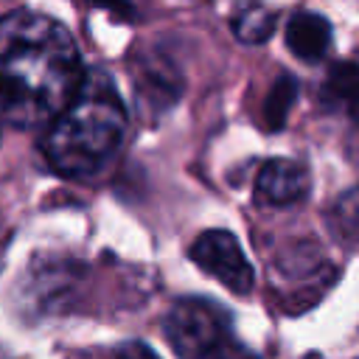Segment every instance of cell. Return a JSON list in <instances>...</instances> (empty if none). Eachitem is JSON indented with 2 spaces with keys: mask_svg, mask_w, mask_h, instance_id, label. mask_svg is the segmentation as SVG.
Here are the masks:
<instances>
[{
  "mask_svg": "<svg viewBox=\"0 0 359 359\" xmlns=\"http://www.w3.org/2000/svg\"><path fill=\"white\" fill-rule=\"evenodd\" d=\"M81 73V53L62 22L31 8L0 17V121L45 129Z\"/></svg>",
  "mask_w": 359,
  "mask_h": 359,
  "instance_id": "1",
  "label": "cell"
},
{
  "mask_svg": "<svg viewBox=\"0 0 359 359\" xmlns=\"http://www.w3.org/2000/svg\"><path fill=\"white\" fill-rule=\"evenodd\" d=\"M126 129V104L112 76L101 67H84L73 95L45 126L39 146L59 177L93 180L121 151Z\"/></svg>",
  "mask_w": 359,
  "mask_h": 359,
  "instance_id": "2",
  "label": "cell"
},
{
  "mask_svg": "<svg viewBox=\"0 0 359 359\" xmlns=\"http://www.w3.org/2000/svg\"><path fill=\"white\" fill-rule=\"evenodd\" d=\"M163 334L177 359H261L233 325V314L213 297L185 294L163 317Z\"/></svg>",
  "mask_w": 359,
  "mask_h": 359,
  "instance_id": "3",
  "label": "cell"
},
{
  "mask_svg": "<svg viewBox=\"0 0 359 359\" xmlns=\"http://www.w3.org/2000/svg\"><path fill=\"white\" fill-rule=\"evenodd\" d=\"M188 258L213 280H219L233 294H250L255 286V269L247 261L238 238L230 230H205L188 247Z\"/></svg>",
  "mask_w": 359,
  "mask_h": 359,
  "instance_id": "4",
  "label": "cell"
},
{
  "mask_svg": "<svg viewBox=\"0 0 359 359\" xmlns=\"http://www.w3.org/2000/svg\"><path fill=\"white\" fill-rule=\"evenodd\" d=\"M132 84L149 109L165 112L182 95V76L163 50L137 53L132 62Z\"/></svg>",
  "mask_w": 359,
  "mask_h": 359,
  "instance_id": "5",
  "label": "cell"
},
{
  "mask_svg": "<svg viewBox=\"0 0 359 359\" xmlns=\"http://www.w3.org/2000/svg\"><path fill=\"white\" fill-rule=\"evenodd\" d=\"M311 191L309 168L300 160L272 157L261 165L255 177V202L266 208H292L300 205Z\"/></svg>",
  "mask_w": 359,
  "mask_h": 359,
  "instance_id": "6",
  "label": "cell"
},
{
  "mask_svg": "<svg viewBox=\"0 0 359 359\" xmlns=\"http://www.w3.org/2000/svg\"><path fill=\"white\" fill-rule=\"evenodd\" d=\"M331 42H334V28L317 11H297L286 22V48L300 62L309 65L323 62L325 53L331 50Z\"/></svg>",
  "mask_w": 359,
  "mask_h": 359,
  "instance_id": "7",
  "label": "cell"
},
{
  "mask_svg": "<svg viewBox=\"0 0 359 359\" xmlns=\"http://www.w3.org/2000/svg\"><path fill=\"white\" fill-rule=\"evenodd\" d=\"M28 300L34 309L39 311H50V306H56V300L65 297V292L73 286V264L70 261H45L39 269L31 272L28 278Z\"/></svg>",
  "mask_w": 359,
  "mask_h": 359,
  "instance_id": "8",
  "label": "cell"
},
{
  "mask_svg": "<svg viewBox=\"0 0 359 359\" xmlns=\"http://www.w3.org/2000/svg\"><path fill=\"white\" fill-rule=\"evenodd\" d=\"M275 20L278 14L272 8H266L264 3L258 0H250V3H241L233 17H230V28L233 34L244 42V45H261L272 36L275 31Z\"/></svg>",
  "mask_w": 359,
  "mask_h": 359,
  "instance_id": "9",
  "label": "cell"
},
{
  "mask_svg": "<svg viewBox=\"0 0 359 359\" xmlns=\"http://www.w3.org/2000/svg\"><path fill=\"white\" fill-rule=\"evenodd\" d=\"M320 98L328 109H345L351 118H356V65L348 62H337L323 87H320Z\"/></svg>",
  "mask_w": 359,
  "mask_h": 359,
  "instance_id": "10",
  "label": "cell"
},
{
  "mask_svg": "<svg viewBox=\"0 0 359 359\" xmlns=\"http://www.w3.org/2000/svg\"><path fill=\"white\" fill-rule=\"evenodd\" d=\"M297 93H300V81L292 73H278V79L272 81L266 101H264V118H266L269 129H283V123L297 101Z\"/></svg>",
  "mask_w": 359,
  "mask_h": 359,
  "instance_id": "11",
  "label": "cell"
},
{
  "mask_svg": "<svg viewBox=\"0 0 359 359\" xmlns=\"http://www.w3.org/2000/svg\"><path fill=\"white\" fill-rule=\"evenodd\" d=\"M337 233L351 244L356 236V191L348 188L339 199H337Z\"/></svg>",
  "mask_w": 359,
  "mask_h": 359,
  "instance_id": "12",
  "label": "cell"
},
{
  "mask_svg": "<svg viewBox=\"0 0 359 359\" xmlns=\"http://www.w3.org/2000/svg\"><path fill=\"white\" fill-rule=\"evenodd\" d=\"M112 359H160L149 342L143 339H123L115 351H112Z\"/></svg>",
  "mask_w": 359,
  "mask_h": 359,
  "instance_id": "13",
  "label": "cell"
},
{
  "mask_svg": "<svg viewBox=\"0 0 359 359\" xmlns=\"http://www.w3.org/2000/svg\"><path fill=\"white\" fill-rule=\"evenodd\" d=\"M95 8H107L118 20H135V3L132 0H87Z\"/></svg>",
  "mask_w": 359,
  "mask_h": 359,
  "instance_id": "14",
  "label": "cell"
}]
</instances>
